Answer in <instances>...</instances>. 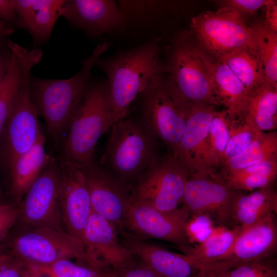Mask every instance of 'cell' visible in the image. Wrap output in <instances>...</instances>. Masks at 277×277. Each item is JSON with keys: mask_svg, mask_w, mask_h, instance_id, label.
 Returning a JSON list of instances; mask_svg holds the SVG:
<instances>
[{"mask_svg": "<svg viewBox=\"0 0 277 277\" xmlns=\"http://www.w3.org/2000/svg\"><path fill=\"white\" fill-rule=\"evenodd\" d=\"M251 27L263 67L265 82L277 88V32L264 22L256 23Z\"/></svg>", "mask_w": 277, "mask_h": 277, "instance_id": "obj_29", "label": "cell"}, {"mask_svg": "<svg viewBox=\"0 0 277 277\" xmlns=\"http://www.w3.org/2000/svg\"><path fill=\"white\" fill-rule=\"evenodd\" d=\"M234 191L214 176H188L183 204L191 215H206L227 226Z\"/></svg>", "mask_w": 277, "mask_h": 277, "instance_id": "obj_17", "label": "cell"}, {"mask_svg": "<svg viewBox=\"0 0 277 277\" xmlns=\"http://www.w3.org/2000/svg\"><path fill=\"white\" fill-rule=\"evenodd\" d=\"M217 60L229 68L243 84L248 96L265 82L263 67L256 49L240 48Z\"/></svg>", "mask_w": 277, "mask_h": 277, "instance_id": "obj_24", "label": "cell"}, {"mask_svg": "<svg viewBox=\"0 0 277 277\" xmlns=\"http://www.w3.org/2000/svg\"><path fill=\"white\" fill-rule=\"evenodd\" d=\"M109 277H161L143 263L135 262L122 269L113 270Z\"/></svg>", "mask_w": 277, "mask_h": 277, "instance_id": "obj_39", "label": "cell"}, {"mask_svg": "<svg viewBox=\"0 0 277 277\" xmlns=\"http://www.w3.org/2000/svg\"><path fill=\"white\" fill-rule=\"evenodd\" d=\"M266 7L265 24L271 30L277 32V6L276 1H271Z\"/></svg>", "mask_w": 277, "mask_h": 277, "instance_id": "obj_41", "label": "cell"}, {"mask_svg": "<svg viewBox=\"0 0 277 277\" xmlns=\"http://www.w3.org/2000/svg\"><path fill=\"white\" fill-rule=\"evenodd\" d=\"M12 28L0 19V48L7 37L13 32Z\"/></svg>", "mask_w": 277, "mask_h": 277, "instance_id": "obj_43", "label": "cell"}, {"mask_svg": "<svg viewBox=\"0 0 277 277\" xmlns=\"http://www.w3.org/2000/svg\"><path fill=\"white\" fill-rule=\"evenodd\" d=\"M8 255V252L2 245H0V262L4 259Z\"/></svg>", "mask_w": 277, "mask_h": 277, "instance_id": "obj_44", "label": "cell"}, {"mask_svg": "<svg viewBox=\"0 0 277 277\" xmlns=\"http://www.w3.org/2000/svg\"><path fill=\"white\" fill-rule=\"evenodd\" d=\"M81 168L92 211L112 223L117 229H122L126 212L133 201L132 186L93 162Z\"/></svg>", "mask_w": 277, "mask_h": 277, "instance_id": "obj_13", "label": "cell"}, {"mask_svg": "<svg viewBox=\"0 0 277 277\" xmlns=\"http://www.w3.org/2000/svg\"><path fill=\"white\" fill-rule=\"evenodd\" d=\"M60 167L54 161L41 172L17 207L15 225L66 231L61 205Z\"/></svg>", "mask_w": 277, "mask_h": 277, "instance_id": "obj_9", "label": "cell"}, {"mask_svg": "<svg viewBox=\"0 0 277 277\" xmlns=\"http://www.w3.org/2000/svg\"><path fill=\"white\" fill-rule=\"evenodd\" d=\"M15 229L6 250L30 266L44 267L61 259L71 258L87 263L84 252L65 231L17 226Z\"/></svg>", "mask_w": 277, "mask_h": 277, "instance_id": "obj_8", "label": "cell"}, {"mask_svg": "<svg viewBox=\"0 0 277 277\" xmlns=\"http://www.w3.org/2000/svg\"><path fill=\"white\" fill-rule=\"evenodd\" d=\"M271 1V0H229L223 2V7L233 8L242 16L243 14L250 15L268 5Z\"/></svg>", "mask_w": 277, "mask_h": 277, "instance_id": "obj_38", "label": "cell"}, {"mask_svg": "<svg viewBox=\"0 0 277 277\" xmlns=\"http://www.w3.org/2000/svg\"><path fill=\"white\" fill-rule=\"evenodd\" d=\"M161 54L159 39L154 38L96 61L94 67L106 76L114 123L126 117L135 99L164 78Z\"/></svg>", "mask_w": 277, "mask_h": 277, "instance_id": "obj_1", "label": "cell"}, {"mask_svg": "<svg viewBox=\"0 0 277 277\" xmlns=\"http://www.w3.org/2000/svg\"><path fill=\"white\" fill-rule=\"evenodd\" d=\"M165 73L181 95L192 105H217L204 51L190 32L176 33L169 47Z\"/></svg>", "mask_w": 277, "mask_h": 277, "instance_id": "obj_5", "label": "cell"}, {"mask_svg": "<svg viewBox=\"0 0 277 277\" xmlns=\"http://www.w3.org/2000/svg\"><path fill=\"white\" fill-rule=\"evenodd\" d=\"M66 0H13L18 26L38 44L47 43Z\"/></svg>", "mask_w": 277, "mask_h": 277, "instance_id": "obj_22", "label": "cell"}, {"mask_svg": "<svg viewBox=\"0 0 277 277\" xmlns=\"http://www.w3.org/2000/svg\"><path fill=\"white\" fill-rule=\"evenodd\" d=\"M138 97L140 120L159 141L171 149L173 155L185 129L190 104L165 75Z\"/></svg>", "mask_w": 277, "mask_h": 277, "instance_id": "obj_6", "label": "cell"}, {"mask_svg": "<svg viewBox=\"0 0 277 277\" xmlns=\"http://www.w3.org/2000/svg\"><path fill=\"white\" fill-rule=\"evenodd\" d=\"M204 277H208V276H204Z\"/></svg>", "mask_w": 277, "mask_h": 277, "instance_id": "obj_45", "label": "cell"}, {"mask_svg": "<svg viewBox=\"0 0 277 277\" xmlns=\"http://www.w3.org/2000/svg\"><path fill=\"white\" fill-rule=\"evenodd\" d=\"M17 207L14 204H0V245L14 226L17 217Z\"/></svg>", "mask_w": 277, "mask_h": 277, "instance_id": "obj_37", "label": "cell"}, {"mask_svg": "<svg viewBox=\"0 0 277 277\" xmlns=\"http://www.w3.org/2000/svg\"><path fill=\"white\" fill-rule=\"evenodd\" d=\"M0 19L11 28V25H18L13 0H0Z\"/></svg>", "mask_w": 277, "mask_h": 277, "instance_id": "obj_40", "label": "cell"}, {"mask_svg": "<svg viewBox=\"0 0 277 277\" xmlns=\"http://www.w3.org/2000/svg\"><path fill=\"white\" fill-rule=\"evenodd\" d=\"M31 267L8 255L0 262V277H30Z\"/></svg>", "mask_w": 277, "mask_h": 277, "instance_id": "obj_36", "label": "cell"}, {"mask_svg": "<svg viewBox=\"0 0 277 277\" xmlns=\"http://www.w3.org/2000/svg\"><path fill=\"white\" fill-rule=\"evenodd\" d=\"M5 76L0 84V137L12 110L18 93L22 65L18 55L13 51Z\"/></svg>", "mask_w": 277, "mask_h": 277, "instance_id": "obj_30", "label": "cell"}, {"mask_svg": "<svg viewBox=\"0 0 277 277\" xmlns=\"http://www.w3.org/2000/svg\"><path fill=\"white\" fill-rule=\"evenodd\" d=\"M10 56V50L8 54L0 53V84L2 83L6 73Z\"/></svg>", "mask_w": 277, "mask_h": 277, "instance_id": "obj_42", "label": "cell"}, {"mask_svg": "<svg viewBox=\"0 0 277 277\" xmlns=\"http://www.w3.org/2000/svg\"><path fill=\"white\" fill-rule=\"evenodd\" d=\"M276 214L241 229L232 249L220 264L221 269L231 265L274 256L277 248Z\"/></svg>", "mask_w": 277, "mask_h": 277, "instance_id": "obj_19", "label": "cell"}, {"mask_svg": "<svg viewBox=\"0 0 277 277\" xmlns=\"http://www.w3.org/2000/svg\"><path fill=\"white\" fill-rule=\"evenodd\" d=\"M189 174L171 154L160 157L136 179L132 186L133 200L164 212L183 203Z\"/></svg>", "mask_w": 277, "mask_h": 277, "instance_id": "obj_10", "label": "cell"}, {"mask_svg": "<svg viewBox=\"0 0 277 277\" xmlns=\"http://www.w3.org/2000/svg\"><path fill=\"white\" fill-rule=\"evenodd\" d=\"M106 41L97 45L81 62L79 70L68 79H44L31 76V100L44 118L48 131L61 143L79 109L91 82V71L96 61L108 50Z\"/></svg>", "mask_w": 277, "mask_h": 277, "instance_id": "obj_2", "label": "cell"}, {"mask_svg": "<svg viewBox=\"0 0 277 277\" xmlns=\"http://www.w3.org/2000/svg\"><path fill=\"white\" fill-rule=\"evenodd\" d=\"M123 244L161 277H203L208 271L204 262L180 254L133 236H125Z\"/></svg>", "mask_w": 277, "mask_h": 277, "instance_id": "obj_18", "label": "cell"}, {"mask_svg": "<svg viewBox=\"0 0 277 277\" xmlns=\"http://www.w3.org/2000/svg\"><path fill=\"white\" fill-rule=\"evenodd\" d=\"M277 175V159L227 173L223 181L230 189L252 191L271 186Z\"/></svg>", "mask_w": 277, "mask_h": 277, "instance_id": "obj_27", "label": "cell"}, {"mask_svg": "<svg viewBox=\"0 0 277 277\" xmlns=\"http://www.w3.org/2000/svg\"><path fill=\"white\" fill-rule=\"evenodd\" d=\"M114 123L106 80L91 81L64 141L62 161L80 167L91 164L99 138Z\"/></svg>", "mask_w": 277, "mask_h": 277, "instance_id": "obj_3", "label": "cell"}, {"mask_svg": "<svg viewBox=\"0 0 277 277\" xmlns=\"http://www.w3.org/2000/svg\"><path fill=\"white\" fill-rule=\"evenodd\" d=\"M212 219L206 215H191L185 228L190 243L197 244L203 241L214 228Z\"/></svg>", "mask_w": 277, "mask_h": 277, "instance_id": "obj_35", "label": "cell"}, {"mask_svg": "<svg viewBox=\"0 0 277 277\" xmlns=\"http://www.w3.org/2000/svg\"><path fill=\"white\" fill-rule=\"evenodd\" d=\"M204 56L217 105L224 106L232 117L243 118L248 97L244 86L226 64L204 51Z\"/></svg>", "mask_w": 277, "mask_h": 277, "instance_id": "obj_21", "label": "cell"}, {"mask_svg": "<svg viewBox=\"0 0 277 277\" xmlns=\"http://www.w3.org/2000/svg\"><path fill=\"white\" fill-rule=\"evenodd\" d=\"M117 228L92 211L84 234V246L89 265L116 270L134 262V256L123 244Z\"/></svg>", "mask_w": 277, "mask_h": 277, "instance_id": "obj_15", "label": "cell"}, {"mask_svg": "<svg viewBox=\"0 0 277 277\" xmlns=\"http://www.w3.org/2000/svg\"><path fill=\"white\" fill-rule=\"evenodd\" d=\"M235 122V118L232 117L226 110L217 111L213 117L207 137L212 167L222 164L223 154Z\"/></svg>", "mask_w": 277, "mask_h": 277, "instance_id": "obj_31", "label": "cell"}, {"mask_svg": "<svg viewBox=\"0 0 277 277\" xmlns=\"http://www.w3.org/2000/svg\"><path fill=\"white\" fill-rule=\"evenodd\" d=\"M60 197L66 232L76 241L87 258L84 234L92 212L85 177L81 167L62 161L60 165Z\"/></svg>", "mask_w": 277, "mask_h": 277, "instance_id": "obj_14", "label": "cell"}, {"mask_svg": "<svg viewBox=\"0 0 277 277\" xmlns=\"http://www.w3.org/2000/svg\"><path fill=\"white\" fill-rule=\"evenodd\" d=\"M243 123L233 126L224 151L222 164L245 149L261 133L250 119L244 116Z\"/></svg>", "mask_w": 277, "mask_h": 277, "instance_id": "obj_34", "label": "cell"}, {"mask_svg": "<svg viewBox=\"0 0 277 277\" xmlns=\"http://www.w3.org/2000/svg\"><path fill=\"white\" fill-rule=\"evenodd\" d=\"M190 216L184 205L164 212L133 199L126 212L123 227L136 238L162 240L181 248L190 245L185 231Z\"/></svg>", "mask_w": 277, "mask_h": 277, "instance_id": "obj_11", "label": "cell"}, {"mask_svg": "<svg viewBox=\"0 0 277 277\" xmlns=\"http://www.w3.org/2000/svg\"><path fill=\"white\" fill-rule=\"evenodd\" d=\"M45 137L43 134L36 143L19 156L9 170L10 194L17 206L24 195L53 159L46 152Z\"/></svg>", "mask_w": 277, "mask_h": 277, "instance_id": "obj_23", "label": "cell"}, {"mask_svg": "<svg viewBox=\"0 0 277 277\" xmlns=\"http://www.w3.org/2000/svg\"><path fill=\"white\" fill-rule=\"evenodd\" d=\"M33 267L48 277H109L113 270L96 268L86 263L77 264L68 259L57 260L46 266Z\"/></svg>", "mask_w": 277, "mask_h": 277, "instance_id": "obj_33", "label": "cell"}, {"mask_svg": "<svg viewBox=\"0 0 277 277\" xmlns=\"http://www.w3.org/2000/svg\"><path fill=\"white\" fill-rule=\"evenodd\" d=\"M110 129L100 164L126 183L136 180L160 157L159 141L140 118L127 116L115 122Z\"/></svg>", "mask_w": 277, "mask_h": 277, "instance_id": "obj_4", "label": "cell"}, {"mask_svg": "<svg viewBox=\"0 0 277 277\" xmlns=\"http://www.w3.org/2000/svg\"><path fill=\"white\" fill-rule=\"evenodd\" d=\"M190 28L200 47L214 58L242 48L256 49L251 27L238 11L230 7H223L194 16Z\"/></svg>", "mask_w": 277, "mask_h": 277, "instance_id": "obj_7", "label": "cell"}, {"mask_svg": "<svg viewBox=\"0 0 277 277\" xmlns=\"http://www.w3.org/2000/svg\"><path fill=\"white\" fill-rule=\"evenodd\" d=\"M277 159V133L262 132L245 149L224 162L226 172Z\"/></svg>", "mask_w": 277, "mask_h": 277, "instance_id": "obj_28", "label": "cell"}, {"mask_svg": "<svg viewBox=\"0 0 277 277\" xmlns=\"http://www.w3.org/2000/svg\"><path fill=\"white\" fill-rule=\"evenodd\" d=\"M208 277H277V261L272 256L240 263L206 273Z\"/></svg>", "mask_w": 277, "mask_h": 277, "instance_id": "obj_32", "label": "cell"}, {"mask_svg": "<svg viewBox=\"0 0 277 277\" xmlns=\"http://www.w3.org/2000/svg\"><path fill=\"white\" fill-rule=\"evenodd\" d=\"M245 116L263 132L277 127V88L264 82L248 97Z\"/></svg>", "mask_w": 277, "mask_h": 277, "instance_id": "obj_26", "label": "cell"}, {"mask_svg": "<svg viewBox=\"0 0 277 277\" xmlns=\"http://www.w3.org/2000/svg\"><path fill=\"white\" fill-rule=\"evenodd\" d=\"M277 211V194L271 186L244 193L235 190L227 226L240 230L252 226Z\"/></svg>", "mask_w": 277, "mask_h": 277, "instance_id": "obj_20", "label": "cell"}, {"mask_svg": "<svg viewBox=\"0 0 277 277\" xmlns=\"http://www.w3.org/2000/svg\"><path fill=\"white\" fill-rule=\"evenodd\" d=\"M216 112L214 106L190 105L184 132L172 155L189 176H212L207 137L211 121Z\"/></svg>", "mask_w": 277, "mask_h": 277, "instance_id": "obj_12", "label": "cell"}, {"mask_svg": "<svg viewBox=\"0 0 277 277\" xmlns=\"http://www.w3.org/2000/svg\"><path fill=\"white\" fill-rule=\"evenodd\" d=\"M240 229L224 225L215 227L203 241L181 248L183 253L199 261L219 262L231 251Z\"/></svg>", "mask_w": 277, "mask_h": 277, "instance_id": "obj_25", "label": "cell"}, {"mask_svg": "<svg viewBox=\"0 0 277 277\" xmlns=\"http://www.w3.org/2000/svg\"><path fill=\"white\" fill-rule=\"evenodd\" d=\"M60 16L93 37L123 32L125 27L117 1L113 0H66Z\"/></svg>", "mask_w": 277, "mask_h": 277, "instance_id": "obj_16", "label": "cell"}]
</instances>
